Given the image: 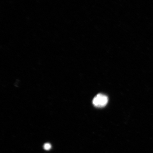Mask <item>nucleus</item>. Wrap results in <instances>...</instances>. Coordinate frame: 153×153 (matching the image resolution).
<instances>
[{
    "label": "nucleus",
    "mask_w": 153,
    "mask_h": 153,
    "mask_svg": "<svg viewBox=\"0 0 153 153\" xmlns=\"http://www.w3.org/2000/svg\"><path fill=\"white\" fill-rule=\"evenodd\" d=\"M108 102V98L106 95L99 94L93 99V104L97 108H102L106 106Z\"/></svg>",
    "instance_id": "nucleus-1"
},
{
    "label": "nucleus",
    "mask_w": 153,
    "mask_h": 153,
    "mask_svg": "<svg viewBox=\"0 0 153 153\" xmlns=\"http://www.w3.org/2000/svg\"><path fill=\"white\" fill-rule=\"evenodd\" d=\"M51 146L49 143H46L44 145V148L45 150H48L51 149Z\"/></svg>",
    "instance_id": "nucleus-2"
}]
</instances>
